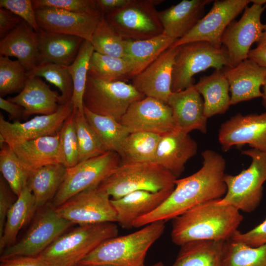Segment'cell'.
Listing matches in <instances>:
<instances>
[{
  "mask_svg": "<svg viewBox=\"0 0 266 266\" xmlns=\"http://www.w3.org/2000/svg\"><path fill=\"white\" fill-rule=\"evenodd\" d=\"M201 155V167L189 176L177 179L175 187L167 199L153 211L136 220L133 228L173 220L200 204L219 200L225 196L227 192L225 159L210 149L203 151Z\"/></svg>",
  "mask_w": 266,
  "mask_h": 266,
  "instance_id": "6da1fadb",
  "label": "cell"
},
{
  "mask_svg": "<svg viewBox=\"0 0 266 266\" xmlns=\"http://www.w3.org/2000/svg\"><path fill=\"white\" fill-rule=\"evenodd\" d=\"M216 200L200 204L173 219L172 242L181 246L196 240L231 239L238 231L243 215L235 207L217 204Z\"/></svg>",
  "mask_w": 266,
  "mask_h": 266,
  "instance_id": "7a4b0ae2",
  "label": "cell"
},
{
  "mask_svg": "<svg viewBox=\"0 0 266 266\" xmlns=\"http://www.w3.org/2000/svg\"><path fill=\"white\" fill-rule=\"evenodd\" d=\"M165 222H154L131 233L109 238L80 261L76 266H144L147 252L163 234Z\"/></svg>",
  "mask_w": 266,
  "mask_h": 266,
  "instance_id": "3957f363",
  "label": "cell"
},
{
  "mask_svg": "<svg viewBox=\"0 0 266 266\" xmlns=\"http://www.w3.org/2000/svg\"><path fill=\"white\" fill-rule=\"evenodd\" d=\"M118 233L114 223L78 225L60 236L37 257L55 266H75L101 243Z\"/></svg>",
  "mask_w": 266,
  "mask_h": 266,
  "instance_id": "277c9868",
  "label": "cell"
},
{
  "mask_svg": "<svg viewBox=\"0 0 266 266\" xmlns=\"http://www.w3.org/2000/svg\"><path fill=\"white\" fill-rule=\"evenodd\" d=\"M177 178L153 163L121 164L98 187L117 200L131 192H157L175 187Z\"/></svg>",
  "mask_w": 266,
  "mask_h": 266,
  "instance_id": "5b68a950",
  "label": "cell"
},
{
  "mask_svg": "<svg viewBox=\"0 0 266 266\" xmlns=\"http://www.w3.org/2000/svg\"><path fill=\"white\" fill-rule=\"evenodd\" d=\"M242 153L251 158L250 165L237 175L225 174L227 192L216 203L250 213L258 207L263 197V185L266 181V153L252 148Z\"/></svg>",
  "mask_w": 266,
  "mask_h": 266,
  "instance_id": "8992f818",
  "label": "cell"
},
{
  "mask_svg": "<svg viewBox=\"0 0 266 266\" xmlns=\"http://www.w3.org/2000/svg\"><path fill=\"white\" fill-rule=\"evenodd\" d=\"M227 53L205 41H196L178 46L173 66L171 92H177L194 85L195 74L209 67L222 69L229 66Z\"/></svg>",
  "mask_w": 266,
  "mask_h": 266,
  "instance_id": "52a82bcc",
  "label": "cell"
},
{
  "mask_svg": "<svg viewBox=\"0 0 266 266\" xmlns=\"http://www.w3.org/2000/svg\"><path fill=\"white\" fill-rule=\"evenodd\" d=\"M145 97L132 84L105 81L88 73L83 102L92 112L119 121L133 103Z\"/></svg>",
  "mask_w": 266,
  "mask_h": 266,
  "instance_id": "ba28073f",
  "label": "cell"
},
{
  "mask_svg": "<svg viewBox=\"0 0 266 266\" xmlns=\"http://www.w3.org/2000/svg\"><path fill=\"white\" fill-rule=\"evenodd\" d=\"M163 0H130L124 7L105 15L111 27L124 39L139 40L163 33L155 5Z\"/></svg>",
  "mask_w": 266,
  "mask_h": 266,
  "instance_id": "9c48e42d",
  "label": "cell"
},
{
  "mask_svg": "<svg viewBox=\"0 0 266 266\" xmlns=\"http://www.w3.org/2000/svg\"><path fill=\"white\" fill-rule=\"evenodd\" d=\"M121 164L120 155L109 151L67 168L64 181L51 205L56 208L82 191L98 187Z\"/></svg>",
  "mask_w": 266,
  "mask_h": 266,
  "instance_id": "30bf717a",
  "label": "cell"
},
{
  "mask_svg": "<svg viewBox=\"0 0 266 266\" xmlns=\"http://www.w3.org/2000/svg\"><path fill=\"white\" fill-rule=\"evenodd\" d=\"M60 216L50 203L40 208L25 235L5 248L0 260L18 257H36L72 225Z\"/></svg>",
  "mask_w": 266,
  "mask_h": 266,
  "instance_id": "8fae6325",
  "label": "cell"
},
{
  "mask_svg": "<svg viewBox=\"0 0 266 266\" xmlns=\"http://www.w3.org/2000/svg\"><path fill=\"white\" fill-rule=\"evenodd\" d=\"M55 209L60 216L79 225L117 222L110 196L99 187L82 191Z\"/></svg>",
  "mask_w": 266,
  "mask_h": 266,
  "instance_id": "7c38bea8",
  "label": "cell"
},
{
  "mask_svg": "<svg viewBox=\"0 0 266 266\" xmlns=\"http://www.w3.org/2000/svg\"><path fill=\"white\" fill-rule=\"evenodd\" d=\"M266 5L253 4L245 8L237 21H233L225 30L221 39L229 66L234 67L248 59L251 45L260 39L264 24L261 21Z\"/></svg>",
  "mask_w": 266,
  "mask_h": 266,
  "instance_id": "4fadbf2b",
  "label": "cell"
},
{
  "mask_svg": "<svg viewBox=\"0 0 266 266\" xmlns=\"http://www.w3.org/2000/svg\"><path fill=\"white\" fill-rule=\"evenodd\" d=\"M250 2L249 0H215L209 11L171 47H177L196 41H205L221 48V39L225 30Z\"/></svg>",
  "mask_w": 266,
  "mask_h": 266,
  "instance_id": "5bb4252c",
  "label": "cell"
},
{
  "mask_svg": "<svg viewBox=\"0 0 266 266\" xmlns=\"http://www.w3.org/2000/svg\"><path fill=\"white\" fill-rule=\"evenodd\" d=\"M71 101L61 105L54 113L37 115L25 122L6 121L0 115V134L10 147L25 141L58 133L64 123L73 111Z\"/></svg>",
  "mask_w": 266,
  "mask_h": 266,
  "instance_id": "9a60e30c",
  "label": "cell"
},
{
  "mask_svg": "<svg viewBox=\"0 0 266 266\" xmlns=\"http://www.w3.org/2000/svg\"><path fill=\"white\" fill-rule=\"evenodd\" d=\"M119 122L130 133L146 132L162 135L176 129L171 107L151 97L133 103Z\"/></svg>",
  "mask_w": 266,
  "mask_h": 266,
  "instance_id": "2e32d148",
  "label": "cell"
},
{
  "mask_svg": "<svg viewBox=\"0 0 266 266\" xmlns=\"http://www.w3.org/2000/svg\"><path fill=\"white\" fill-rule=\"evenodd\" d=\"M218 140L224 151L248 144L266 153V112L232 117L221 125Z\"/></svg>",
  "mask_w": 266,
  "mask_h": 266,
  "instance_id": "e0dca14e",
  "label": "cell"
},
{
  "mask_svg": "<svg viewBox=\"0 0 266 266\" xmlns=\"http://www.w3.org/2000/svg\"><path fill=\"white\" fill-rule=\"evenodd\" d=\"M35 13L40 29L89 41L102 16L101 13L81 14L50 7L36 9Z\"/></svg>",
  "mask_w": 266,
  "mask_h": 266,
  "instance_id": "ac0fdd59",
  "label": "cell"
},
{
  "mask_svg": "<svg viewBox=\"0 0 266 266\" xmlns=\"http://www.w3.org/2000/svg\"><path fill=\"white\" fill-rule=\"evenodd\" d=\"M178 47H170L141 72L132 78V85L145 97H151L166 104L172 93L173 66Z\"/></svg>",
  "mask_w": 266,
  "mask_h": 266,
  "instance_id": "d6986e66",
  "label": "cell"
},
{
  "mask_svg": "<svg viewBox=\"0 0 266 266\" xmlns=\"http://www.w3.org/2000/svg\"><path fill=\"white\" fill-rule=\"evenodd\" d=\"M167 104L172 109L176 129L186 133L193 130L206 133L207 118L204 113L203 100L194 85L172 92Z\"/></svg>",
  "mask_w": 266,
  "mask_h": 266,
  "instance_id": "ffe728a7",
  "label": "cell"
},
{
  "mask_svg": "<svg viewBox=\"0 0 266 266\" xmlns=\"http://www.w3.org/2000/svg\"><path fill=\"white\" fill-rule=\"evenodd\" d=\"M222 70L229 85L231 105L262 97L261 87L266 77V68L247 59L235 66H225Z\"/></svg>",
  "mask_w": 266,
  "mask_h": 266,
  "instance_id": "44dd1931",
  "label": "cell"
},
{
  "mask_svg": "<svg viewBox=\"0 0 266 266\" xmlns=\"http://www.w3.org/2000/svg\"><path fill=\"white\" fill-rule=\"evenodd\" d=\"M197 142L186 133L175 129L161 137L153 163L177 178L183 172L187 162L197 153Z\"/></svg>",
  "mask_w": 266,
  "mask_h": 266,
  "instance_id": "7402d4cb",
  "label": "cell"
},
{
  "mask_svg": "<svg viewBox=\"0 0 266 266\" xmlns=\"http://www.w3.org/2000/svg\"><path fill=\"white\" fill-rule=\"evenodd\" d=\"M7 100L22 107L24 116L51 114L64 104L61 95L38 77H27L20 92Z\"/></svg>",
  "mask_w": 266,
  "mask_h": 266,
  "instance_id": "603a6c76",
  "label": "cell"
},
{
  "mask_svg": "<svg viewBox=\"0 0 266 266\" xmlns=\"http://www.w3.org/2000/svg\"><path fill=\"white\" fill-rule=\"evenodd\" d=\"M174 188L157 192L140 190L129 193L112 203L117 216V223L124 229L133 228V222L153 211L170 195Z\"/></svg>",
  "mask_w": 266,
  "mask_h": 266,
  "instance_id": "cb8c5ba5",
  "label": "cell"
},
{
  "mask_svg": "<svg viewBox=\"0 0 266 266\" xmlns=\"http://www.w3.org/2000/svg\"><path fill=\"white\" fill-rule=\"evenodd\" d=\"M10 147L23 166L30 171L52 164L65 165L60 131L54 135L29 140Z\"/></svg>",
  "mask_w": 266,
  "mask_h": 266,
  "instance_id": "d4e9b609",
  "label": "cell"
},
{
  "mask_svg": "<svg viewBox=\"0 0 266 266\" xmlns=\"http://www.w3.org/2000/svg\"><path fill=\"white\" fill-rule=\"evenodd\" d=\"M212 0H183L159 12L163 33L175 39L187 33L204 16V8Z\"/></svg>",
  "mask_w": 266,
  "mask_h": 266,
  "instance_id": "484cf974",
  "label": "cell"
},
{
  "mask_svg": "<svg viewBox=\"0 0 266 266\" xmlns=\"http://www.w3.org/2000/svg\"><path fill=\"white\" fill-rule=\"evenodd\" d=\"M0 55L17 59L27 72L38 65V34L26 22L21 23L0 41Z\"/></svg>",
  "mask_w": 266,
  "mask_h": 266,
  "instance_id": "4316f807",
  "label": "cell"
},
{
  "mask_svg": "<svg viewBox=\"0 0 266 266\" xmlns=\"http://www.w3.org/2000/svg\"><path fill=\"white\" fill-rule=\"evenodd\" d=\"M37 34L38 65L54 63L69 66L75 59L84 40L78 36L48 32L41 29Z\"/></svg>",
  "mask_w": 266,
  "mask_h": 266,
  "instance_id": "83f0119b",
  "label": "cell"
},
{
  "mask_svg": "<svg viewBox=\"0 0 266 266\" xmlns=\"http://www.w3.org/2000/svg\"><path fill=\"white\" fill-rule=\"evenodd\" d=\"M194 87L203 98L204 113L207 118L228 110L231 105L229 85L222 69L201 77Z\"/></svg>",
  "mask_w": 266,
  "mask_h": 266,
  "instance_id": "f1b7e54d",
  "label": "cell"
},
{
  "mask_svg": "<svg viewBox=\"0 0 266 266\" xmlns=\"http://www.w3.org/2000/svg\"><path fill=\"white\" fill-rule=\"evenodd\" d=\"M226 241L196 240L182 245L172 266H223Z\"/></svg>",
  "mask_w": 266,
  "mask_h": 266,
  "instance_id": "f546056e",
  "label": "cell"
},
{
  "mask_svg": "<svg viewBox=\"0 0 266 266\" xmlns=\"http://www.w3.org/2000/svg\"><path fill=\"white\" fill-rule=\"evenodd\" d=\"M177 40L164 33L144 40H126L125 59L131 65L132 78L146 68Z\"/></svg>",
  "mask_w": 266,
  "mask_h": 266,
  "instance_id": "4dcf8cb0",
  "label": "cell"
},
{
  "mask_svg": "<svg viewBox=\"0 0 266 266\" xmlns=\"http://www.w3.org/2000/svg\"><path fill=\"white\" fill-rule=\"evenodd\" d=\"M37 209L34 197L27 184L7 213L0 235V253L15 243L19 231Z\"/></svg>",
  "mask_w": 266,
  "mask_h": 266,
  "instance_id": "1f68e13d",
  "label": "cell"
},
{
  "mask_svg": "<svg viewBox=\"0 0 266 266\" xmlns=\"http://www.w3.org/2000/svg\"><path fill=\"white\" fill-rule=\"evenodd\" d=\"M66 170L65 165L56 164L31 171L27 186L34 197L38 209L52 201L64 181Z\"/></svg>",
  "mask_w": 266,
  "mask_h": 266,
  "instance_id": "d6a6232c",
  "label": "cell"
},
{
  "mask_svg": "<svg viewBox=\"0 0 266 266\" xmlns=\"http://www.w3.org/2000/svg\"><path fill=\"white\" fill-rule=\"evenodd\" d=\"M84 113L105 152L119 155L130 134L127 129L116 119L94 113L85 107Z\"/></svg>",
  "mask_w": 266,
  "mask_h": 266,
  "instance_id": "836d02e7",
  "label": "cell"
},
{
  "mask_svg": "<svg viewBox=\"0 0 266 266\" xmlns=\"http://www.w3.org/2000/svg\"><path fill=\"white\" fill-rule=\"evenodd\" d=\"M161 137L150 132L130 133L119 154L121 164L154 162Z\"/></svg>",
  "mask_w": 266,
  "mask_h": 266,
  "instance_id": "e575fe53",
  "label": "cell"
},
{
  "mask_svg": "<svg viewBox=\"0 0 266 266\" xmlns=\"http://www.w3.org/2000/svg\"><path fill=\"white\" fill-rule=\"evenodd\" d=\"M132 68L125 58L113 57L94 51L88 73L107 82L124 81L132 78Z\"/></svg>",
  "mask_w": 266,
  "mask_h": 266,
  "instance_id": "d590c367",
  "label": "cell"
},
{
  "mask_svg": "<svg viewBox=\"0 0 266 266\" xmlns=\"http://www.w3.org/2000/svg\"><path fill=\"white\" fill-rule=\"evenodd\" d=\"M94 50L90 41L84 40L73 62L68 68L73 82V92L71 101L74 110L84 114L83 102L89 63Z\"/></svg>",
  "mask_w": 266,
  "mask_h": 266,
  "instance_id": "8d00e7d4",
  "label": "cell"
},
{
  "mask_svg": "<svg viewBox=\"0 0 266 266\" xmlns=\"http://www.w3.org/2000/svg\"><path fill=\"white\" fill-rule=\"evenodd\" d=\"M94 51L120 58L126 57V40L108 24L102 14L91 41Z\"/></svg>",
  "mask_w": 266,
  "mask_h": 266,
  "instance_id": "74e56055",
  "label": "cell"
},
{
  "mask_svg": "<svg viewBox=\"0 0 266 266\" xmlns=\"http://www.w3.org/2000/svg\"><path fill=\"white\" fill-rule=\"evenodd\" d=\"M223 266H266V244L251 247L231 239L226 241Z\"/></svg>",
  "mask_w": 266,
  "mask_h": 266,
  "instance_id": "f35d334b",
  "label": "cell"
},
{
  "mask_svg": "<svg viewBox=\"0 0 266 266\" xmlns=\"http://www.w3.org/2000/svg\"><path fill=\"white\" fill-rule=\"evenodd\" d=\"M0 170L2 177L18 197L27 185L31 171L23 166L7 144L0 148Z\"/></svg>",
  "mask_w": 266,
  "mask_h": 266,
  "instance_id": "ab89813d",
  "label": "cell"
},
{
  "mask_svg": "<svg viewBox=\"0 0 266 266\" xmlns=\"http://www.w3.org/2000/svg\"><path fill=\"white\" fill-rule=\"evenodd\" d=\"M27 76L43 77L54 85L61 92L64 103L70 101L73 85L68 66L54 63H44L35 66L27 72Z\"/></svg>",
  "mask_w": 266,
  "mask_h": 266,
  "instance_id": "60d3db41",
  "label": "cell"
},
{
  "mask_svg": "<svg viewBox=\"0 0 266 266\" xmlns=\"http://www.w3.org/2000/svg\"><path fill=\"white\" fill-rule=\"evenodd\" d=\"M73 110L75 114L79 162L106 152L85 118L84 113H81L78 110Z\"/></svg>",
  "mask_w": 266,
  "mask_h": 266,
  "instance_id": "b9f144b4",
  "label": "cell"
},
{
  "mask_svg": "<svg viewBox=\"0 0 266 266\" xmlns=\"http://www.w3.org/2000/svg\"><path fill=\"white\" fill-rule=\"evenodd\" d=\"M27 71L17 60L0 56V95L4 96L22 90L27 79Z\"/></svg>",
  "mask_w": 266,
  "mask_h": 266,
  "instance_id": "7bdbcfd3",
  "label": "cell"
},
{
  "mask_svg": "<svg viewBox=\"0 0 266 266\" xmlns=\"http://www.w3.org/2000/svg\"><path fill=\"white\" fill-rule=\"evenodd\" d=\"M60 136L65 166L67 168L72 167L79 162L74 110L61 128Z\"/></svg>",
  "mask_w": 266,
  "mask_h": 266,
  "instance_id": "ee69618b",
  "label": "cell"
},
{
  "mask_svg": "<svg viewBox=\"0 0 266 266\" xmlns=\"http://www.w3.org/2000/svg\"><path fill=\"white\" fill-rule=\"evenodd\" d=\"M34 9L50 7L81 14H97L96 0H34Z\"/></svg>",
  "mask_w": 266,
  "mask_h": 266,
  "instance_id": "f6af8a7d",
  "label": "cell"
},
{
  "mask_svg": "<svg viewBox=\"0 0 266 266\" xmlns=\"http://www.w3.org/2000/svg\"><path fill=\"white\" fill-rule=\"evenodd\" d=\"M0 7L5 8L19 17L37 33L39 31L40 29L37 22L33 0H0Z\"/></svg>",
  "mask_w": 266,
  "mask_h": 266,
  "instance_id": "bcb514c9",
  "label": "cell"
},
{
  "mask_svg": "<svg viewBox=\"0 0 266 266\" xmlns=\"http://www.w3.org/2000/svg\"><path fill=\"white\" fill-rule=\"evenodd\" d=\"M231 239L251 247L266 244V218L261 223L246 233L237 231Z\"/></svg>",
  "mask_w": 266,
  "mask_h": 266,
  "instance_id": "7dc6e473",
  "label": "cell"
},
{
  "mask_svg": "<svg viewBox=\"0 0 266 266\" xmlns=\"http://www.w3.org/2000/svg\"><path fill=\"white\" fill-rule=\"evenodd\" d=\"M14 193L4 179L0 178V235H1L7 213L14 202ZM16 196V195H15Z\"/></svg>",
  "mask_w": 266,
  "mask_h": 266,
  "instance_id": "c3c4849f",
  "label": "cell"
},
{
  "mask_svg": "<svg viewBox=\"0 0 266 266\" xmlns=\"http://www.w3.org/2000/svg\"><path fill=\"white\" fill-rule=\"evenodd\" d=\"M22 21L19 17L9 10L0 8V37L3 38L14 30Z\"/></svg>",
  "mask_w": 266,
  "mask_h": 266,
  "instance_id": "681fc988",
  "label": "cell"
},
{
  "mask_svg": "<svg viewBox=\"0 0 266 266\" xmlns=\"http://www.w3.org/2000/svg\"><path fill=\"white\" fill-rule=\"evenodd\" d=\"M0 266H55L38 257H18L0 260Z\"/></svg>",
  "mask_w": 266,
  "mask_h": 266,
  "instance_id": "f907efd6",
  "label": "cell"
},
{
  "mask_svg": "<svg viewBox=\"0 0 266 266\" xmlns=\"http://www.w3.org/2000/svg\"><path fill=\"white\" fill-rule=\"evenodd\" d=\"M130 0H96L97 6L100 12L105 15L124 7Z\"/></svg>",
  "mask_w": 266,
  "mask_h": 266,
  "instance_id": "816d5d0a",
  "label": "cell"
},
{
  "mask_svg": "<svg viewBox=\"0 0 266 266\" xmlns=\"http://www.w3.org/2000/svg\"><path fill=\"white\" fill-rule=\"evenodd\" d=\"M0 108L7 112L13 119L24 116V111L22 107L1 97H0Z\"/></svg>",
  "mask_w": 266,
  "mask_h": 266,
  "instance_id": "f5cc1de1",
  "label": "cell"
},
{
  "mask_svg": "<svg viewBox=\"0 0 266 266\" xmlns=\"http://www.w3.org/2000/svg\"><path fill=\"white\" fill-rule=\"evenodd\" d=\"M248 59L266 68V47L257 46L249 52Z\"/></svg>",
  "mask_w": 266,
  "mask_h": 266,
  "instance_id": "db71d44e",
  "label": "cell"
},
{
  "mask_svg": "<svg viewBox=\"0 0 266 266\" xmlns=\"http://www.w3.org/2000/svg\"><path fill=\"white\" fill-rule=\"evenodd\" d=\"M257 44V46L266 47V23L264 24L263 32Z\"/></svg>",
  "mask_w": 266,
  "mask_h": 266,
  "instance_id": "11a10c76",
  "label": "cell"
},
{
  "mask_svg": "<svg viewBox=\"0 0 266 266\" xmlns=\"http://www.w3.org/2000/svg\"><path fill=\"white\" fill-rule=\"evenodd\" d=\"M262 105L266 109V77L262 86Z\"/></svg>",
  "mask_w": 266,
  "mask_h": 266,
  "instance_id": "9f6ffc18",
  "label": "cell"
},
{
  "mask_svg": "<svg viewBox=\"0 0 266 266\" xmlns=\"http://www.w3.org/2000/svg\"><path fill=\"white\" fill-rule=\"evenodd\" d=\"M251 2L261 5H266V0H251Z\"/></svg>",
  "mask_w": 266,
  "mask_h": 266,
  "instance_id": "6f0895ef",
  "label": "cell"
},
{
  "mask_svg": "<svg viewBox=\"0 0 266 266\" xmlns=\"http://www.w3.org/2000/svg\"><path fill=\"white\" fill-rule=\"evenodd\" d=\"M151 266H164V264L161 262H159Z\"/></svg>",
  "mask_w": 266,
  "mask_h": 266,
  "instance_id": "680465c9",
  "label": "cell"
},
{
  "mask_svg": "<svg viewBox=\"0 0 266 266\" xmlns=\"http://www.w3.org/2000/svg\"><path fill=\"white\" fill-rule=\"evenodd\" d=\"M112 266V265H99V266Z\"/></svg>",
  "mask_w": 266,
  "mask_h": 266,
  "instance_id": "91938a15",
  "label": "cell"
}]
</instances>
